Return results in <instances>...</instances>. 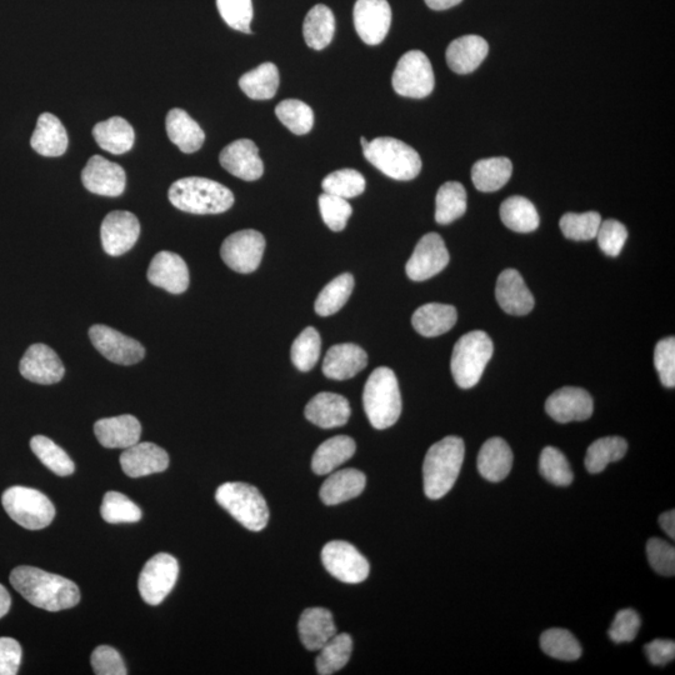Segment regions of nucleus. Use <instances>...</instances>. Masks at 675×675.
Segmentation results:
<instances>
[{
    "label": "nucleus",
    "mask_w": 675,
    "mask_h": 675,
    "mask_svg": "<svg viewBox=\"0 0 675 675\" xmlns=\"http://www.w3.org/2000/svg\"><path fill=\"white\" fill-rule=\"evenodd\" d=\"M10 584L30 604L48 612L73 608L80 600L79 588L72 580L27 565L10 573Z\"/></svg>",
    "instance_id": "obj_1"
},
{
    "label": "nucleus",
    "mask_w": 675,
    "mask_h": 675,
    "mask_svg": "<svg viewBox=\"0 0 675 675\" xmlns=\"http://www.w3.org/2000/svg\"><path fill=\"white\" fill-rule=\"evenodd\" d=\"M464 442L459 437H445L429 448L423 464L424 493L440 499L454 487L462 469Z\"/></svg>",
    "instance_id": "obj_2"
},
{
    "label": "nucleus",
    "mask_w": 675,
    "mask_h": 675,
    "mask_svg": "<svg viewBox=\"0 0 675 675\" xmlns=\"http://www.w3.org/2000/svg\"><path fill=\"white\" fill-rule=\"evenodd\" d=\"M168 198L175 208L192 214H219L234 204V194L212 179L188 177L169 188Z\"/></svg>",
    "instance_id": "obj_3"
},
{
    "label": "nucleus",
    "mask_w": 675,
    "mask_h": 675,
    "mask_svg": "<svg viewBox=\"0 0 675 675\" xmlns=\"http://www.w3.org/2000/svg\"><path fill=\"white\" fill-rule=\"evenodd\" d=\"M363 404L375 429H387L398 422L402 414V395L392 369L379 367L370 374L364 387Z\"/></svg>",
    "instance_id": "obj_4"
},
{
    "label": "nucleus",
    "mask_w": 675,
    "mask_h": 675,
    "mask_svg": "<svg viewBox=\"0 0 675 675\" xmlns=\"http://www.w3.org/2000/svg\"><path fill=\"white\" fill-rule=\"evenodd\" d=\"M364 157L380 172L395 180H412L422 170L417 150L402 140L380 137L363 147Z\"/></svg>",
    "instance_id": "obj_5"
},
{
    "label": "nucleus",
    "mask_w": 675,
    "mask_h": 675,
    "mask_svg": "<svg viewBox=\"0 0 675 675\" xmlns=\"http://www.w3.org/2000/svg\"><path fill=\"white\" fill-rule=\"evenodd\" d=\"M215 499L244 528L260 532L267 527L268 505L262 493L253 485L242 482L224 483L217 489Z\"/></svg>",
    "instance_id": "obj_6"
},
{
    "label": "nucleus",
    "mask_w": 675,
    "mask_h": 675,
    "mask_svg": "<svg viewBox=\"0 0 675 675\" xmlns=\"http://www.w3.org/2000/svg\"><path fill=\"white\" fill-rule=\"evenodd\" d=\"M493 349L492 339L482 330H473L458 340L454 345L450 369L460 388L469 389L478 384L492 358Z\"/></svg>",
    "instance_id": "obj_7"
},
{
    "label": "nucleus",
    "mask_w": 675,
    "mask_h": 675,
    "mask_svg": "<svg viewBox=\"0 0 675 675\" xmlns=\"http://www.w3.org/2000/svg\"><path fill=\"white\" fill-rule=\"evenodd\" d=\"M2 503L9 517L25 529L47 528L55 517L53 503L37 489L10 487L3 493Z\"/></svg>",
    "instance_id": "obj_8"
},
{
    "label": "nucleus",
    "mask_w": 675,
    "mask_h": 675,
    "mask_svg": "<svg viewBox=\"0 0 675 675\" xmlns=\"http://www.w3.org/2000/svg\"><path fill=\"white\" fill-rule=\"evenodd\" d=\"M392 84L402 97L422 99L432 94L435 78L432 63L420 50H410L399 59Z\"/></svg>",
    "instance_id": "obj_9"
},
{
    "label": "nucleus",
    "mask_w": 675,
    "mask_h": 675,
    "mask_svg": "<svg viewBox=\"0 0 675 675\" xmlns=\"http://www.w3.org/2000/svg\"><path fill=\"white\" fill-rule=\"evenodd\" d=\"M179 574L178 560L173 555L159 553L149 559L139 575V593L145 603L158 605L172 592Z\"/></svg>",
    "instance_id": "obj_10"
},
{
    "label": "nucleus",
    "mask_w": 675,
    "mask_h": 675,
    "mask_svg": "<svg viewBox=\"0 0 675 675\" xmlns=\"http://www.w3.org/2000/svg\"><path fill=\"white\" fill-rule=\"evenodd\" d=\"M322 562L325 569L343 583L358 584L369 577L368 559L353 544L343 540L324 545Z\"/></svg>",
    "instance_id": "obj_11"
},
{
    "label": "nucleus",
    "mask_w": 675,
    "mask_h": 675,
    "mask_svg": "<svg viewBox=\"0 0 675 675\" xmlns=\"http://www.w3.org/2000/svg\"><path fill=\"white\" fill-rule=\"evenodd\" d=\"M265 239L262 233L253 229L240 230L230 234L222 244L220 255L224 263L234 272L248 274L257 270L262 262Z\"/></svg>",
    "instance_id": "obj_12"
},
{
    "label": "nucleus",
    "mask_w": 675,
    "mask_h": 675,
    "mask_svg": "<svg viewBox=\"0 0 675 675\" xmlns=\"http://www.w3.org/2000/svg\"><path fill=\"white\" fill-rule=\"evenodd\" d=\"M88 334L94 348L110 362L133 365L144 358L145 349L138 340L129 338L107 325H93Z\"/></svg>",
    "instance_id": "obj_13"
},
{
    "label": "nucleus",
    "mask_w": 675,
    "mask_h": 675,
    "mask_svg": "<svg viewBox=\"0 0 675 675\" xmlns=\"http://www.w3.org/2000/svg\"><path fill=\"white\" fill-rule=\"evenodd\" d=\"M449 259L443 238L437 233H428L419 240L412 257L405 265V272L414 282H423L442 272Z\"/></svg>",
    "instance_id": "obj_14"
},
{
    "label": "nucleus",
    "mask_w": 675,
    "mask_h": 675,
    "mask_svg": "<svg viewBox=\"0 0 675 675\" xmlns=\"http://www.w3.org/2000/svg\"><path fill=\"white\" fill-rule=\"evenodd\" d=\"M354 27L360 39L368 45L383 42L392 24V9L388 0H357L354 5Z\"/></svg>",
    "instance_id": "obj_15"
},
{
    "label": "nucleus",
    "mask_w": 675,
    "mask_h": 675,
    "mask_svg": "<svg viewBox=\"0 0 675 675\" xmlns=\"http://www.w3.org/2000/svg\"><path fill=\"white\" fill-rule=\"evenodd\" d=\"M140 234L139 220L133 213L115 210L104 218L100 238L104 252L110 257H120L137 243Z\"/></svg>",
    "instance_id": "obj_16"
},
{
    "label": "nucleus",
    "mask_w": 675,
    "mask_h": 675,
    "mask_svg": "<svg viewBox=\"0 0 675 675\" xmlns=\"http://www.w3.org/2000/svg\"><path fill=\"white\" fill-rule=\"evenodd\" d=\"M82 182L90 193L103 197H119L125 190L127 175L119 164L93 155L82 172Z\"/></svg>",
    "instance_id": "obj_17"
},
{
    "label": "nucleus",
    "mask_w": 675,
    "mask_h": 675,
    "mask_svg": "<svg viewBox=\"0 0 675 675\" xmlns=\"http://www.w3.org/2000/svg\"><path fill=\"white\" fill-rule=\"evenodd\" d=\"M19 372L29 382L50 385L63 379L65 368L52 348L45 344H33L20 360Z\"/></svg>",
    "instance_id": "obj_18"
},
{
    "label": "nucleus",
    "mask_w": 675,
    "mask_h": 675,
    "mask_svg": "<svg viewBox=\"0 0 675 675\" xmlns=\"http://www.w3.org/2000/svg\"><path fill=\"white\" fill-rule=\"evenodd\" d=\"M593 399L587 390L564 387L554 392L545 403V410L558 423L583 422L592 417Z\"/></svg>",
    "instance_id": "obj_19"
},
{
    "label": "nucleus",
    "mask_w": 675,
    "mask_h": 675,
    "mask_svg": "<svg viewBox=\"0 0 675 675\" xmlns=\"http://www.w3.org/2000/svg\"><path fill=\"white\" fill-rule=\"evenodd\" d=\"M219 162L227 172L247 182L262 178L264 173L259 149L250 139L235 140L227 145L219 155Z\"/></svg>",
    "instance_id": "obj_20"
},
{
    "label": "nucleus",
    "mask_w": 675,
    "mask_h": 675,
    "mask_svg": "<svg viewBox=\"0 0 675 675\" xmlns=\"http://www.w3.org/2000/svg\"><path fill=\"white\" fill-rule=\"evenodd\" d=\"M148 280L169 293L182 294L189 287L187 263L178 254L159 252L150 262Z\"/></svg>",
    "instance_id": "obj_21"
},
{
    "label": "nucleus",
    "mask_w": 675,
    "mask_h": 675,
    "mask_svg": "<svg viewBox=\"0 0 675 675\" xmlns=\"http://www.w3.org/2000/svg\"><path fill=\"white\" fill-rule=\"evenodd\" d=\"M123 472L130 478H142L162 473L169 467V455L153 443H137L124 449L120 455Z\"/></svg>",
    "instance_id": "obj_22"
},
{
    "label": "nucleus",
    "mask_w": 675,
    "mask_h": 675,
    "mask_svg": "<svg viewBox=\"0 0 675 675\" xmlns=\"http://www.w3.org/2000/svg\"><path fill=\"white\" fill-rule=\"evenodd\" d=\"M495 297L505 313L517 317L529 314L534 308L533 295L522 275L515 269H505L499 275Z\"/></svg>",
    "instance_id": "obj_23"
},
{
    "label": "nucleus",
    "mask_w": 675,
    "mask_h": 675,
    "mask_svg": "<svg viewBox=\"0 0 675 675\" xmlns=\"http://www.w3.org/2000/svg\"><path fill=\"white\" fill-rule=\"evenodd\" d=\"M94 433L104 448L127 449L139 442L142 425L133 415L125 414L98 420Z\"/></svg>",
    "instance_id": "obj_24"
},
{
    "label": "nucleus",
    "mask_w": 675,
    "mask_h": 675,
    "mask_svg": "<svg viewBox=\"0 0 675 675\" xmlns=\"http://www.w3.org/2000/svg\"><path fill=\"white\" fill-rule=\"evenodd\" d=\"M305 417L319 428L332 429L347 424L350 405L343 395L323 392L315 395L305 407Z\"/></svg>",
    "instance_id": "obj_25"
},
{
    "label": "nucleus",
    "mask_w": 675,
    "mask_h": 675,
    "mask_svg": "<svg viewBox=\"0 0 675 675\" xmlns=\"http://www.w3.org/2000/svg\"><path fill=\"white\" fill-rule=\"evenodd\" d=\"M367 364L368 355L357 344L333 345L325 355L323 373L329 379H350L362 372Z\"/></svg>",
    "instance_id": "obj_26"
},
{
    "label": "nucleus",
    "mask_w": 675,
    "mask_h": 675,
    "mask_svg": "<svg viewBox=\"0 0 675 675\" xmlns=\"http://www.w3.org/2000/svg\"><path fill=\"white\" fill-rule=\"evenodd\" d=\"M299 637L305 648L317 652L337 634L332 613L324 608H308L300 615Z\"/></svg>",
    "instance_id": "obj_27"
},
{
    "label": "nucleus",
    "mask_w": 675,
    "mask_h": 675,
    "mask_svg": "<svg viewBox=\"0 0 675 675\" xmlns=\"http://www.w3.org/2000/svg\"><path fill=\"white\" fill-rule=\"evenodd\" d=\"M488 52L487 40L479 35H464L449 44L447 63L454 73H473L487 58Z\"/></svg>",
    "instance_id": "obj_28"
},
{
    "label": "nucleus",
    "mask_w": 675,
    "mask_h": 675,
    "mask_svg": "<svg viewBox=\"0 0 675 675\" xmlns=\"http://www.w3.org/2000/svg\"><path fill=\"white\" fill-rule=\"evenodd\" d=\"M30 145L44 157H60L68 149L67 130L55 115L43 113L38 118Z\"/></svg>",
    "instance_id": "obj_29"
},
{
    "label": "nucleus",
    "mask_w": 675,
    "mask_h": 675,
    "mask_svg": "<svg viewBox=\"0 0 675 675\" xmlns=\"http://www.w3.org/2000/svg\"><path fill=\"white\" fill-rule=\"evenodd\" d=\"M513 467V453L502 438H490L478 454V470L489 482H502Z\"/></svg>",
    "instance_id": "obj_30"
},
{
    "label": "nucleus",
    "mask_w": 675,
    "mask_h": 675,
    "mask_svg": "<svg viewBox=\"0 0 675 675\" xmlns=\"http://www.w3.org/2000/svg\"><path fill=\"white\" fill-rule=\"evenodd\" d=\"M367 477L358 469H343L333 473L320 488V499L324 504L337 505L357 498L363 493Z\"/></svg>",
    "instance_id": "obj_31"
},
{
    "label": "nucleus",
    "mask_w": 675,
    "mask_h": 675,
    "mask_svg": "<svg viewBox=\"0 0 675 675\" xmlns=\"http://www.w3.org/2000/svg\"><path fill=\"white\" fill-rule=\"evenodd\" d=\"M168 137L177 145L180 152L192 154L198 152L205 140V133L199 124L183 109L170 110L165 119Z\"/></svg>",
    "instance_id": "obj_32"
},
{
    "label": "nucleus",
    "mask_w": 675,
    "mask_h": 675,
    "mask_svg": "<svg viewBox=\"0 0 675 675\" xmlns=\"http://www.w3.org/2000/svg\"><path fill=\"white\" fill-rule=\"evenodd\" d=\"M457 320V309L453 305L429 303L415 310L412 324L420 335L433 338L449 332Z\"/></svg>",
    "instance_id": "obj_33"
},
{
    "label": "nucleus",
    "mask_w": 675,
    "mask_h": 675,
    "mask_svg": "<svg viewBox=\"0 0 675 675\" xmlns=\"http://www.w3.org/2000/svg\"><path fill=\"white\" fill-rule=\"evenodd\" d=\"M93 137L105 152L120 155L133 148L135 133L128 120L113 117L95 124Z\"/></svg>",
    "instance_id": "obj_34"
},
{
    "label": "nucleus",
    "mask_w": 675,
    "mask_h": 675,
    "mask_svg": "<svg viewBox=\"0 0 675 675\" xmlns=\"http://www.w3.org/2000/svg\"><path fill=\"white\" fill-rule=\"evenodd\" d=\"M355 449H357V444L347 435H338V437L325 440L313 455V472L318 475L333 473L339 465L348 462L353 457Z\"/></svg>",
    "instance_id": "obj_35"
},
{
    "label": "nucleus",
    "mask_w": 675,
    "mask_h": 675,
    "mask_svg": "<svg viewBox=\"0 0 675 675\" xmlns=\"http://www.w3.org/2000/svg\"><path fill=\"white\" fill-rule=\"evenodd\" d=\"M513 164L508 158L480 159L473 165L472 180L475 188L483 193L497 192L509 182Z\"/></svg>",
    "instance_id": "obj_36"
},
{
    "label": "nucleus",
    "mask_w": 675,
    "mask_h": 675,
    "mask_svg": "<svg viewBox=\"0 0 675 675\" xmlns=\"http://www.w3.org/2000/svg\"><path fill=\"white\" fill-rule=\"evenodd\" d=\"M335 33V18L327 5L317 4L304 19L303 35L308 47L322 50L332 42Z\"/></svg>",
    "instance_id": "obj_37"
},
{
    "label": "nucleus",
    "mask_w": 675,
    "mask_h": 675,
    "mask_svg": "<svg viewBox=\"0 0 675 675\" xmlns=\"http://www.w3.org/2000/svg\"><path fill=\"white\" fill-rule=\"evenodd\" d=\"M500 219L505 227L517 233L534 232L539 227V214L534 204L524 197H510L500 205Z\"/></svg>",
    "instance_id": "obj_38"
},
{
    "label": "nucleus",
    "mask_w": 675,
    "mask_h": 675,
    "mask_svg": "<svg viewBox=\"0 0 675 675\" xmlns=\"http://www.w3.org/2000/svg\"><path fill=\"white\" fill-rule=\"evenodd\" d=\"M239 87L250 99H272L279 88V70L273 63H263L239 79Z\"/></svg>",
    "instance_id": "obj_39"
},
{
    "label": "nucleus",
    "mask_w": 675,
    "mask_h": 675,
    "mask_svg": "<svg viewBox=\"0 0 675 675\" xmlns=\"http://www.w3.org/2000/svg\"><path fill=\"white\" fill-rule=\"evenodd\" d=\"M467 212V192L462 184L448 182L439 188L435 199V220L447 225L462 218Z\"/></svg>",
    "instance_id": "obj_40"
},
{
    "label": "nucleus",
    "mask_w": 675,
    "mask_h": 675,
    "mask_svg": "<svg viewBox=\"0 0 675 675\" xmlns=\"http://www.w3.org/2000/svg\"><path fill=\"white\" fill-rule=\"evenodd\" d=\"M354 289V278L352 274L344 273L334 278L332 282L325 285L322 292L315 300V312L320 317H329L339 312L348 302Z\"/></svg>",
    "instance_id": "obj_41"
},
{
    "label": "nucleus",
    "mask_w": 675,
    "mask_h": 675,
    "mask_svg": "<svg viewBox=\"0 0 675 675\" xmlns=\"http://www.w3.org/2000/svg\"><path fill=\"white\" fill-rule=\"evenodd\" d=\"M628 443L620 437H605L595 440L585 455V468L589 473H602L608 464L618 462L627 454Z\"/></svg>",
    "instance_id": "obj_42"
},
{
    "label": "nucleus",
    "mask_w": 675,
    "mask_h": 675,
    "mask_svg": "<svg viewBox=\"0 0 675 675\" xmlns=\"http://www.w3.org/2000/svg\"><path fill=\"white\" fill-rule=\"evenodd\" d=\"M353 640L347 633L335 634L327 644L320 649L317 658V672L320 675L337 673L347 665L352 655Z\"/></svg>",
    "instance_id": "obj_43"
},
{
    "label": "nucleus",
    "mask_w": 675,
    "mask_h": 675,
    "mask_svg": "<svg viewBox=\"0 0 675 675\" xmlns=\"http://www.w3.org/2000/svg\"><path fill=\"white\" fill-rule=\"evenodd\" d=\"M30 448H32L33 453L37 455L40 462L49 470H52L54 474L59 475V477H68V475L74 473L75 465L73 460L52 439L44 437V435H35L30 440Z\"/></svg>",
    "instance_id": "obj_44"
},
{
    "label": "nucleus",
    "mask_w": 675,
    "mask_h": 675,
    "mask_svg": "<svg viewBox=\"0 0 675 675\" xmlns=\"http://www.w3.org/2000/svg\"><path fill=\"white\" fill-rule=\"evenodd\" d=\"M540 647L549 657L573 662L582 655L578 639L567 629L553 628L545 630L540 637Z\"/></svg>",
    "instance_id": "obj_45"
},
{
    "label": "nucleus",
    "mask_w": 675,
    "mask_h": 675,
    "mask_svg": "<svg viewBox=\"0 0 675 675\" xmlns=\"http://www.w3.org/2000/svg\"><path fill=\"white\" fill-rule=\"evenodd\" d=\"M280 122L287 127L290 132L297 135H304L310 132L314 124V113L308 104L298 99L283 100L275 108Z\"/></svg>",
    "instance_id": "obj_46"
},
{
    "label": "nucleus",
    "mask_w": 675,
    "mask_h": 675,
    "mask_svg": "<svg viewBox=\"0 0 675 675\" xmlns=\"http://www.w3.org/2000/svg\"><path fill=\"white\" fill-rule=\"evenodd\" d=\"M320 349H322V339H320L318 330L308 327L294 340L290 358L300 372H309L319 360Z\"/></svg>",
    "instance_id": "obj_47"
},
{
    "label": "nucleus",
    "mask_w": 675,
    "mask_h": 675,
    "mask_svg": "<svg viewBox=\"0 0 675 675\" xmlns=\"http://www.w3.org/2000/svg\"><path fill=\"white\" fill-rule=\"evenodd\" d=\"M100 513L110 524L137 523L142 519V510L124 494L108 492L104 495Z\"/></svg>",
    "instance_id": "obj_48"
},
{
    "label": "nucleus",
    "mask_w": 675,
    "mask_h": 675,
    "mask_svg": "<svg viewBox=\"0 0 675 675\" xmlns=\"http://www.w3.org/2000/svg\"><path fill=\"white\" fill-rule=\"evenodd\" d=\"M365 179L358 170L340 169L330 173L323 179L322 188L324 193L337 195V197L350 199L358 197L365 190Z\"/></svg>",
    "instance_id": "obj_49"
},
{
    "label": "nucleus",
    "mask_w": 675,
    "mask_h": 675,
    "mask_svg": "<svg viewBox=\"0 0 675 675\" xmlns=\"http://www.w3.org/2000/svg\"><path fill=\"white\" fill-rule=\"evenodd\" d=\"M602 217L597 212L567 213L560 219V229L565 238L583 242L597 237Z\"/></svg>",
    "instance_id": "obj_50"
},
{
    "label": "nucleus",
    "mask_w": 675,
    "mask_h": 675,
    "mask_svg": "<svg viewBox=\"0 0 675 675\" xmlns=\"http://www.w3.org/2000/svg\"><path fill=\"white\" fill-rule=\"evenodd\" d=\"M539 470L549 483L559 485V487H567L573 482V472L568 459L557 448L543 449L539 459Z\"/></svg>",
    "instance_id": "obj_51"
},
{
    "label": "nucleus",
    "mask_w": 675,
    "mask_h": 675,
    "mask_svg": "<svg viewBox=\"0 0 675 675\" xmlns=\"http://www.w3.org/2000/svg\"><path fill=\"white\" fill-rule=\"evenodd\" d=\"M220 17L230 28L245 34H252L250 23L253 19L252 0H217Z\"/></svg>",
    "instance_id": "obj_52"
},
{
    "label": "nucleus",
    "mask_w": 675,
    "mask_h": 675,
    "mask_svg": "<svg viewBox=\"0 0 675 675\" xmlns=\"http://www.w3.org/2000/svg\"><path fill=\"white\" fill-rule=\"evenodd\" d=\"M318 202L324 223L333 232H342L353 213L352 205L348 203V199L324 193L320 195Z\"/></svg>",
    "instance_id": "obj_53"
},
{
    "label": "nucleus",
    "mask_w": 675,
    "mask_h": 675,
    "mask_svg": "<svg viewBox=\"0 0 675 675\" xmlns=\"http://www.w3.org/2000/svg\"><path fill=\"white\" fill-rule=\"evenodd\" d=\"M600 249L608 257H618L628 239V230L625 225L615 219H608L600 223L597 233Z\"/></svg>",
    "instance_id": "obj_54"
},
{
    "label": "nucleus",
    "mask_w": 675,
    "mask_h": 675,
    "mask_svg": "<svg viewBox=\"0 0 675 675\" xmlns=\"http://www.w3.org/2000/svg\"><path fill=\"white\" fill-rule=\"evenodd\" d=\"M654 365L660 382L667 388L675 387V339L674 337L659 340L654 349Z\"/></svg>",
    "instance_id": "obj_55"
},
{
    "label": "nucleus",
    "mask_w": 675,
    "mask_h": 675,
    "mask_svg": "<svg viewBox=\"0 0 675 675\" xmlns=\"http://www.w3.org/2000/svg\"><path fill=\"white\" fill-rule=\"evenodd\" d=\"M649 564L655 572L673 577L675 574V549L663 539L652 538L647 543Z\"/></svg>",
    "instance_id": "obj_56"
},
{
    "label": "nucleus",
    "mask_w": 675,
    "mask_h": 675,
    "mask_svg": "<svg viewBox=\"0 0 675 675\" xmlns=\"http://www.w3.org/2000/svg\"><path fill=\"white\" fill-rule=\"evenodd\" d=\"M640 617L633 609H623L615 615L612 627L609 629V637L614 643L633 642L639 633Z\"/></svg>",
    "instance_id": "obj_57"
},
{
    "label": "nucleus",
    "mask_w": 675,
    "mask_h": 675,
    "mask_svg": "<svg viewBox=\"0 0 675 675\" xmlns=\"http://www.w3.org/2000/svg\"><path fill=\"white\" fill-rule=\"evenodd\" d=\"M92 667L98 675H127L122 655L108 645H100L92 654Z\"/></svg>",
    "instance_id": "obj_58"
},
{
    "label": "nucleus",
    "mask_w": 675,
    "mask_h": 675,
    "mask_svg": "<svg viewBox=\"0 0 675 675\" xmlns=\"http://www.w3.org/2000/svg\"><path fill=\"white\" fill-rule=\"evenodd\" d=\"M22 647L13 638H0V675L18 674L22 663Z\"/></svg>",
    "instance_id": "obj_59"
},
{
    "label": "nucleus",
    "mask_w": 675,
    "mask_h": 675,
    "mask_svg": "<svg viewBox=\"0 0 675 675\" xmlns=\"http://www.w3.org/2000/svg\"><path fill=\"white\" fill-rule=\"evenodd\" d=\"M649 662L654 665H665L675 658V643L673 640L655 639L644 647Z\"/></svg>",
    "instance_id": "obj_60"
},
{
    "label": "nucleus",
    "mask_w": 675,
    "mask_h": 675,
    "mask_svg": "<svg viewBox=\"0 0 675 675\" xmlns=\"http://www.w3.org/2000/svg\"><path fill=\"white\" fill-rule=\"evenodd\" d=\"M660 527L664 529V532L669 535L670 538H675V512L674 510H668V512L663 513L659 517Z\"/></svg>",
    "instance_id": "obj_61"
},
{
    "label": "nucleus",
    "mask_w": 675,
    "mask_h": 675,
    "mask_svg": "<svg viewBox=\"0 0 675 675\" xmlns=\"http://www.w3.org/2000/svg\"><path fill=\"white\" fill-rule=\"evenodd\" d=\"M424 2L430 9L447 10L449 8L455 7V5H458L459 3H462L463 0H424Z\"/></svg>",
    "instance_id": "obj_62"
},
{
    "label": "nucleus",
    "mask_w": 675,
    "mask_h": 675,
    "mask_svg": "<svg viewBox=\"0 0 675 675\" xmlns=\"http://www.w3.org/2000/svg\"><path fill=\"white\" fill-rule=\"evenodd\" d=\"M10 605H12V598H10L8 590L0 584V619L8 614Z\"/></svg>",
    "instance_id": "obj_63"
}]
</instances>
